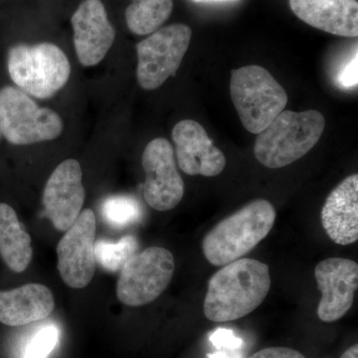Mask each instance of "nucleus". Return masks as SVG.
Returning <instances> with one entry per match:
<instances>
[{"mask_svg":"<svg viewBox=\"0 0 358 358\" xmlns=\"http://www.w3.org/2000/svg\"><path fill=\"white\" fill-rule=\"evenodd\" d=\"M7 71L15 86L27 95L48 99L67 84L69 59L57 45L16 44L7 53Z\"/></svg>","mask_w":358,"mask_h":358,"instance_id":"4","label":"nucleus"},{"mask_svg":"<svg viewBox=\"0 0 358 358\" xmlns=\"http://www.w3.org/2000/svg\"><path fill=\"white\" fill-rule=\"evenodd\" d=\"M322 227L334 243L346 246L358 240V176L352 174L331 192L322 213Z\"/></svg>","mask_w":358,"mask_h":358,"instance_id":"15","label":"nucleus"},{"mask_svg":"<svg viewBox=\"0 0 358 358\" xmlns=\"http://www.w3.org/2000/svg\"><path fill=\"white\" fill-rule=\"evenodd\" d=\"M324 115L315 110H282L258 134L256 159L268 169H281L305 157L322 138Z\"/></svg>","mask_w":358,"mask_h":358,"instance_id":"3","label":"nucleus"},{"mask_svg":"<svg viewBox=\"0 0 358 358\" xmlns=\"http://www.w3.org/2000/svg\"><path fill=\"white\" fill-rule=\"evenodd\" d=\"M103 216L114 227H126L140 220L141 206L134 197L117 195L103 202Z\"/></svg>","mask_w":358,"mask_h":358,"instance_id":"21","label":"nucleus"},{"mask_svg":"<svg viewBox=\"0 0 358 358\" xmlns=\"http://www.w3.org/2000/svg\"><path fill=\"white\" fill-rule=\"evenodd\" d=\"M230 94L244 128L255 134L267 128L289 102L282 85L258 65L231 72Z\"/></svg>","mask_w":358,"mask_h":358,"instance_id":"5","label":"nucleus"},{"mask_svg":"<svg viewBox=\"0 0 358 358\" xmlns=\"http://www.w3.org/2000/svg\"><path fill=\"white\" fill-rule=\"evenodd\" d=\"M211 343L218 348L236 350L242 345V339L237 338L230 329H219L210 338Z\"/></svg>","mask_w":358,"mask_h":358,"instance_id":"24","label":"nucleus"},{"mask_svg":"<svg viewBox=\"0 0 358 358\" xmlns=\"http://www.w3.org/2000/svg\"><path fill=\"white\" fill-rule=\"evenodd\" d=\"M196 1H209V0H196Z\"/></svg>","mask_w":358,"mask_h":358,"instance_id":"28","label":"nucleus"},{"mask_svg":"<svg viewBox=\"0 0 358 358\" xmlns=\"http://www.w3.org/2000/svg\"><path fill=\"white\" fill-rule=\"evenodd\" d=\"M315 281L322 293L317 317L324 322H334L345 317L352 308L358 288V265L345 258H329L317 264Z\"/></svg>","mask_w":358,"mask_h":358,"instance_id":"11","label":"nucleus"},{"mask_svg":"<svg viewBox=\"0 0 358 358\" xmlns=\"http://www.w3.org/2000/svg\"><path fill=\"white\" fill-rule=\"evenodd\" d=\"M126 10L127 25L136 35L152 34L164 24L173 9V0H131Z\"/></svg>","mask_w":358,"mask_h":358,"instance_id":"19","label":"nucleus"},{"mask_svg":"<svg viewBox=\"0 0 358 358\" xmlns=\"http://www.w3.org/2000/svg\"><path fill=\"white\" fill-rule=\"evenodd\" d=\"M62 119L48 108H41L17 87L0 89V131L10 145H30L59 138Z\"/></svg>","mask_w":358,"mask_h":358,"instance_id":"6","label":"nucleus"},{"mask_svg":"<svg viewBox=\"0 0 358 358\" xmlns=\"http://www.w3.org/2000/svg\"><path fill=\"white\" fill-rule=\"evenodd\" d=\"M289 6L307 24L341 37H357V0H289Z\"/></svg>","mask_w":358,"mask_h":358,"instance_id":"16","label":"nucleus"},{"mask_svg":"<svg viewBox=\"0 0 358 358\" xmlns=\"http://www.w3.org/2000/svg\"><path fill=\"white\" fill-rule=\"evenodd\" d=\"M192 36V28L178 23L159 28L136 45V77L141 88L152 91L176 76Z\"/></svg>","mask_w":358,"mask_h":358,"instance_id":"8","label":"nucleus"},{"mask_svg":"<svg viewBox=\"0 0 358 358\" xmlns=\"http://www.w3.org/2000/svg\"><path fill=\"white\" fill-rule=\"evenodd\" d=\"M275 207L265 199H257L228 216L202 240L206 260L223 267L243 258L268 236L274 227Z\"/></svg>","mask_w":358,"mask_h":358,"instance_id":"2","label":"nucleus"},{"mask_svg":"<svg viewBox=\"0 0 358 358\" xmlns=\"http://www.w3.org/2000/svg\"><path fill=\"white\" fill-rule=\"evenodd\" d=\"M96 216L85 209L57 245L58 270L72 289L88 286L95 275Z\"/></svg>","mask_w":358,"mask_h":358,"instance_id":"9","label":"nucleus"},{"mask_svg":"<svg viewBox=\"0 0 358 358\" xmlns=\"http://www.w3.org/2000/svg\"><path fill=\"white\" fill-rule=\"evenodd\" d=\"M60 331L54 324L40 326L27 339L20 352V358H48L57 346Z\"/></svg>","mask_w":358,"mask_h":358,"instance_id":"22","label":"nucleus"},{"mask_svg":"<svg viewBox=\"0 0 358 358\" xmlns=\"http://www.w3.org/2000/svg\"><path fill=\"white\" fill-rule=\"evenodd\" d=\"M1 138H2V134H1V131H0V141H1Z\"/></svg>","mask_w":358,"mask_h":358,"instance_id":"29","label":"nucleus"},{"mask_svg":"<svg viewBox=\"0 0 358 358\" xmlns=\"http://www.w3.org/2000/svg\"><path fill=\"white\" fill-rule=\"evenodd\" d=\"M270 288V270L265 263L241 258L227 264L209 280L205 317L215 322L242 319L265 301Z\"/></svg>","mask_w":358,"mask_h":358,"instance_id":"1","label":"nucleus"},{"mask_svg":"<svg viewBox=\"0 0 358 358\" xmlns=\"http://www.w3.org/2000/svg\"><path fill=\"white\" fill-rule=\"evenodd\" d=\"M141 164L145 173L143 196L147 203L157 211H169L178 206L185 186L176 166L171 143L162 138L148 143Z\"/></svg>","mask_w":358,"mask_h":358,"instance_id":"10","label":"nucleus"},{"mask_svg":"<svg viewBox=\"0 0 358 358\" xmlns=\"http://www.w3.org/2000/svg\"><path fill=\"white\" fill-rule=\"evenodd\" d=\"M77 57L85 67L98 65L114 44L115 32L101 0H84L71 18Z\"/></svg>","mask_w":358,"mask_h":358,"instance_id":"13","label":"nucleus"},{"mask_svg":"<svg viewBox=\"0 0 358 358\" xmlns=\"http://www.w3.org/2000/svg\"><path fill=\"white\" fill-rule=\"evenodd\" d=\"M174 259L162 247H150L134 254L121 268L117 296L129 307H141L157 300L173 277Z\"/></svg>","mask_w":358,"mask_h":358,"instance_id":"7","label":"nucleus"},{"mask_svg":"<svg viewBox=\"0 0 358 358\" xmlns=\"http://www.w3.org/2000/svg\"><path fill=\"white\" fill-rule=\"evenodd\" d=\"M55 308L53 294L41 284L0 291V322L22 327L48 317Z\"/></svg>","mask_w":358,"mask_h":358,"instance_id":"17","label":"nucleus"},{"mask_svg":"<svg viewBox=\"0 0 358 358\" xmlns=\"http://www.w3.org/2000/svg\"><path fill=\"white\" fill-rule=\"evenodd\" d=\"M249 358H307L298 350L288 348H268L259 350Z\"/></svg>","mask_w":358,"mask_h":358,"instance_id":"25","label":"nucleus"},{"mask_svg":"<svg viewBox=\"0 0 358 358\" xmlns=\"http://www.w3.org/2000/svg\"><path fill=\"white\" fill-rule=\"evenodd\" d=\"M209 358H234L228 355L227 353L224 352H218L215 353V355H211Z\"/></svg>","mask_w":358,"mask_h":358,"instance_id":"27","label":"nucleus"},{"mask_svg":"<svg viewBox=\"0 0 358 358\" xmlns=\"http://www.w3.org/2000/svg\"><path fill=\"white\" fill-rule=\"evenodd\" d=\"M341 358H358V345L350 346L348 350L343 353Z\"/></svg>","mask_w":358,"mask_h":358,"instance_id":"26","label":"nucleus"},{"mask_svg":"<svg viewBox=\"0 0 358 358\" xmlns=\"http://www.w3.org/2000/svg\"><path fill=\"white\" fill-rule=\"evenodd\" d=\"M138 246V240L131 235L122 237L117 242L98 240L95 242L96 263L110 272H117L136 254Z\"/></svg>","mask_w":358,"mask_h":358,"instance_id":"20","label":"nucleus"},{"mask_svg":"<svg viewBox=\"0 0 358 358\" xmlns=\"http://www.w3.org/2000/svg\"><path fill=\"white\" fill-rule=\"evenodd\" d=\"M32 240L17 217L15 210L0 203V256L15 273L24 272L32 260Z\"/></svg>","mask_w":358,"mask_h":358,"instance_id":"18","label":"nucleus"},{"mask_svg":"<svg viewBox=\"0 0 358 358\" xmlns=\"http://www.w3.org/2000/svg\"><path fill=\"white\" fill-rule=\"evenodd\" d=\"M357 48L355 49V53L352 58L345 63V65L341 67L338 71V78L336 81L341 88L343 89H353L357 86Z\"/></svg>","mask_w":358,"mask_h":358,"instance_id":"23","label":"nucleus"},{"mask_svg":"<svg viewBox=\"0 0 358 358\" xmlns=\"http://www.w3.org/2000/svg\"><path fill=\"white\" fill-rule=\"evenodd\" d=\"M176 160L179 169L188 176L213 178L222 173L226 157L214 145L199 122L183 120L173 129Z\"/></svg>","mask_w":358,"mask_h":358,"instance_id":"14","label":"nucleus"},{"mask_svg":"<svg viewBox=\"0 0 358 358\" xmlns=\"http://www.w3.org/2000/svg\"><path fill=\"white\" fill-rule=\"evenodd\" d=\"M85 201L83 173L76 159L61 162L45 185V213L54 227L67 231L82 212Z\"/></svg>","mask_w":358,"mask_h":358,"instance_id":"12","label":"nucleus"}]
</instances>
